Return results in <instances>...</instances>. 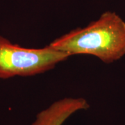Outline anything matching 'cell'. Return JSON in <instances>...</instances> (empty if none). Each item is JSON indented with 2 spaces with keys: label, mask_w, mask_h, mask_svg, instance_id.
<instances>
[{
  "label": "cell",
  "mask_w": 125,
  "mask_h": 125,
  "mask_svg": "<svg viewBox=\"0 0 125 125\" xmlns=\"http://www.w3.org/2000/svg\"><path fill=\"white\" fill-rule=\"evenodd\" d=\"M49 45L70 56L91 55L112 63L125 55V22L116 13L106 12L98 20L70 31Z\"/></svg>",
  "instance_id": "cell-1"
},
{
  "label": "cell",
  "mask_w": 125,
  "mask_h": 125,
  "mask_svg": "<svg viewBox=\"0 0 125 125\" xmlns=\"http://www.w3.org/2000/svg\"><path fill=\"white\" fill-rule=\"evenodd\" d=\"M70 56L53 49L26 48L0 36V79L14 76H32L52 70Z\"/></svg>",
  "instance_id": "cell-2"
},
{
  "label": "cell",
  "mask_w": 125,
  "mask_h": 125,
  "mask_svg": "<svg viewBox=\"0 0 125 125\" xmlns=\"http://www.w3.org/2000/svg\"><path fill=\"white\" fill-rule=\"evenodd\" d=\"M89 108V103L83 97H65L39 112L31 125H62L76 112Z\"/></svg>",
  "instance_id": "cell-3"
}]
</instances>
